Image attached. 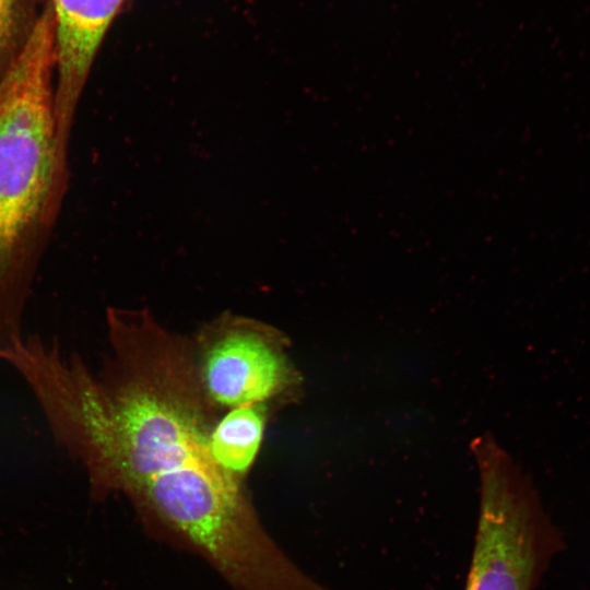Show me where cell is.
Returning a JSON list of instances; mask_svg holds the SVG:
<instances>
[{
	"label": "cell",
	"mask_w": 590,
	"mask_h": 590,
	"mask_svg": "<svg viewBox=\"0 0 590 590\" xmlns=\"http://www.w3.org/2000/svg\"><path fill=\"white\" fill-rule=\"evenodd\" d=\"M42 9L0 81V359L22 343L25 306L68 190L54 105V17Z\"/></svg>",
	"instance_id": "obj_1"
},
{
	"label": "cell",
	"mask_w": 590,
	"mask_h": 590,
	"mask_svg": "<svg viewBox=\"0 0 590 590\" xmlns=\"http://www.w3.org/2000/svg\"><path fill=\"white\" fill-rule=\"evenodd\" d=\"M476 463L480 509L465 590H534L563 536L506 451H483Z\"/></svg>",
	"instance_id": "obj_2"
},
{
	"label": "cell",
	"mask_w": 590,
	"mask_h": 590,
	"mask_svg": "<svg viewBox=\"0 0 590 590\" xmlns=\"http://www.w3.org/2000/svg\"><path fill=\"white\" fill-rule=\"evenodd\" d=\"M286 349L280 332L256 320L225 315L213 321L192 344L205 399L229 410L296 398L302 378Z\"/></svg>",
	"instance_id": "obj_3"
},
{
	"label": "cell",
	"mask_w": 590,
	"mask_h": 590,
	"mask_svg": "<svg viewBox=\"0 0 590 590\" xmlns=\"http://www.w3.org/2000/svg\"><path fill=\"white\" fill-rule=\"evenodd\" d=\"M123 0H50L54 16V105L58 133L69 145L75 113L94 59Z\"/></svg>",
	"instance_id": "obj_4"
},
{
	"label": "cell",
	"mask_w": 590,
	"mask_h": 590,
	"mask_svg": "<svg viewBox=\"0 0 590 590\" xmlns=\"http://www.w3.org/2000/svg\"><path fill=\"white\" fill-rule=\"evenodd\" d=\"M268 404H245L229 409L210 432L213 461L226 474L244 482L262 445Z\"/></svg>",
	"instance_id": "obj_5"
},
{
	"label": "cell",
	"mask_w": 590,
	"mask_h": 590,
	"mask_svg": "<svg viewBox=\"0 0 590 590\" xmlns=\"http://www.w3.org/2000/svg\"><path fill=\"white\" fill-rule=\"evenodd\" d=\"M40 11L36 0H0V81L24 49Z\"/></svg>",
	"instance_id": "obj_6"
}]
</instances>
